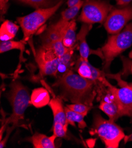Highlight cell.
<instances>
[{"label": "cell", "mask_w": 132, "mask_h": 148, "mask_svg": "<svg viewBox=\"0 0 132 148\" xmlns=\"http://www.w3.org/2000/svg\"><path fill=\"white\" fill-rule=\"evenodd\" d=\"M53 87L59 90V97L72 103H83L93 106L97 96L95 83L86 79L71 69L57 77Z\"/></svg>", "instance_id": "obj_1"}, {"label": "cell", "mask_w": 132, "mask_h": 148, "mask_svg": "<svg viewBox=\"0 0 132 148\" xmlns=\"http://www.w3.org/2000/svg\"><path fill=\"white\" fill-rule=\"evenodd\" d=\"M10 90L7 95L12 108V113L4 120L1 127V140L3 133L7 128L14 130L19 126L20 122L24 119V113L30 104L31 96L28 88L19 81H13L10 85Z\"/></svg>", "instance_id": "obj_2"}, {"label": "cell", "mask_w": 132, "mask_h": 148, "mask_svg": "<svg viewBox=\"0 0 132 148\" xmlns=\"http://www.w3.org/2000/svg\"><path fill=\"white\" fill-rule=\"evenodd\" d=\"M131 45L132 22L128 24L120 33L110 36L107 42L101 48L103 54L104 71H108L114 59Z\"/></svg>", "instance_id": "obj_3"}, {"label": "cell", "mask_w": 132, "mask_h": 148, "mask_svg": "<svg viewBox=\"0 0 132 148\" xmlns=\"http://www.w3.org/2000/svg\"><path fill=\"white\" fill-rule=\"evenodd\" d=\"M93 119L90 134L97 135L106 147L118 148L120 142L126 136L123 129L114 121L105 119L100 113H95Z\"/></svg>", "instance_id": "obj_4"}, {"label": "cell", "mask_w": 132, "mask_h": 148, "mask_svg": "<svg viewBox=\"0 0 132 148\" xmlns=\"http://www.w3.org/2000/svg\"><path fill=\"white\" fill-rule=\"evenodd\" d=\"M65 1H62L56 6L46 9H38L27 16L17 18L23 33V41L27 43V41L39 30V29L55 14L64 4Z\"/></svg>", "instance_id": "obj_5"}, {"label": "cell", "mask_w": 132, "mask_h": 148, "mask_svg": "<svg viewBox=\"0 0 132 148\" xmlns=\"http://www.w3.org/2000/svg\"><path fill=\"white\" fill-rule=\"evenodd\" d=\"M106 77L114 79L120 88H117L106 79L103 83L109 87L115 100L119 105L123 116L132 118V83H127L122 80L120 73H106Z\"/></svg>", "instance_id": "obj_6"}, {"label": "cell", "mask_w": 132, "mask_h": 148, "mask_svg": "<svg viewBox=\"0 0 132 148\" xmlns=\"http://www.w3.org/2000/svg\"><path fill=\"white\" fill-rule=\"evenodd\" d=\"M114 8L106 0H84L78 21L90 24H102Z\"/></svg>", "instance_id": "obj_7"}, {"label": "cell", "mask_w": 132, "mask_h": 148, "mask_svg": "<svg viewBox=\"0 0 132 148\" xmlns=\"http://www.w3.org/2000/svg\"><path fill=\"white\" fill-rule=\"evenodd\" d=\"M131 20H132V4L120 8H114L104 23V27L109 34H115L120 33Z\"/></svg>", "instance_id": "obj_8"}, {"label": "cell", "mask_w": 132, "mask_h": 148, "mask_svg": "<svg viewBox=\"0 0 132 148\" xmlns=\"http://www.w3.org/2000/svg\"><path fill=\"white\" fill-rule=\"evenodd\" d=\"M34 55L40 77L56 76L60 58L52 50L41 46L34 51Z\"/></svg>", "instance_id": "obj_9"}, {"label": "cell", "mask_w": 132, "mask_h": 148, "mask_svg": "<svg viewBox=\"0 0 132 148\" xmlns=\"http://www.w3.org/2000/svg\"><path fill=\"white\" fill-rule=\"evenodd\" d=\"M93 28V24L84 23L80 29V31L77 34V45L79 51L80 57L84 60L88 62V57L91 54L98 56L103 60V54L101 49L97 50H92L89 47L86 42V36Z\"/></svg>", "instance_id": "obj_10"}, {"label": "cell", "mask_w": 132, "mask_h": 148, "mask_svg": "<svg viewBox=\"0 0 132 148\" xmlns=\"http://www.w3.org/2000/svg\"><path fill=\"white\" fill-rule=\"evenodd\" d=\"M75 69L78 75L81 76L92 80L97 84L100 83H103L106 79V73L93 66L89 62L84 60L80 57L77 60L75 64Z\"/></svg>", "instance_id": "obj_11"}, {"label": "cell", "mask_w": 132, "mask_h": 148, "mask_svg": "<svg viewBox=\"0 0 132 148\" xmlns=\"http://www.w3.org/2000/svg\"><path fill=\"white\" fill-rule=\"evenodd\" d=\"M69 22L60 18L55 24L50 25L41 37L42 46H47L59 41H63L65 28Z\"/></svg>", "instance_id": "obj_12"}, {"label": "cell", "mask_w": 132, "mask_h": 148, "mask_svg": "<svg viewBox=\"0 0 132 148\" xmlns=\"http://www.w3.org/2000/svg\"><path fill=\"white\" fill-rule=\"evenodd\" d=\"M49 106L52 109L53 114V123L60 122L68 130V123L66 121L65 107L63 106L62 99L59 97L54 96L50 99Z\"/></svg>", "instance_id": "obj_13"}, {"label": "cell", "mask_w": 132, "mask_h": 148, "mask_svg": "<svg viewBox=\"0 0 132 148\" xmlns=\"http://www.w3.org/2000/svg\"><path fill=\"white\" fill-rule=\"evenodd\" d=\"M50 101L48 91L43 87L34 89L31 95L30 104L37 108H41L48 105Z\"/></svg>", "instance_id": "obj_14"}, {"label": "cell", "mask_w": 132, "mask_h": 148, "mask_svg": "<svg viewBox=\"0 0 132 148\" xmlns=\"http://www.w3.org/2000/svg\"><path fill=\"white\" fill-rule=\"evenodd\" d=\"M77 23L75 19L69 21L66 25L63 34V43L68 48L74 47L77 44V35L76 34Z\"/></svg>", "instance_id": "obj_15"}, {"label": "cell", "mask_w": 132, "mask_h": 148, "mask_svg": "<svg viewBox=\"0 0 132 148\" xmlns=\"http://www.w3.org/2000/svg\"><path fill=\"white\" fill-rule=\"evenodd\" d=\"M99 108L105 113L109 117V119L112 121L115 122L120 117L123 116L119 106L115 100L109 102L101 101Z\"/></svg>", "instance_id": "obj_16"}, {"label": "cell", "mask_w": 132, "mask_h": 148, "mask_svg": "<svg viewBox=\"0 0 132 148\" xmlns=\"http://www.w3.org/2000/svg\"><path fill=\"white\" fill-rule=\"evenodd\" d=\"M56 138L55 135L48 136L36 132L31 138V142L35 148H55L56 147L55 144Z\"/></svg>", "instance_id": "obj_17"}, {"label": "cell", "mask_w": 132, "mask_h": 148, "mask_svg": "<svg viewBox=\"0 0 132 148\" xmlns=\"http://www.w3.org/2000/svg\"><path fill=\"white\" fill-rule=\"evenodd\" d=\"M19 26L9 20H6L0 28V40L1 41L11 40L16 36Z\"/></svg>", "instance_id": "obj_18"}, {"label": "cell", "mask_w": 132, "mask_h": 148, "mask_svg": "<svg viewBox=\"0 0 132 148\" xmlns=\"http://www.w3.org/2000/svg\"><path fill=\"white\" fill-rule=\"evenodd\" d=\"M78 47L77 43L76 45L71 48H69L66 53L59 58L56 78L62 76L68 70L70 69V66L72 63L73 56H74L75 49Z\"/></svg>", "instance_id": "obj_19"}, {"label": "cell", "mask_w": 132, "mask_h": 148, "mask_svg": "<svg viewBox=\"0 0 132 148\" xmlns=\"http://www.w3.org/2000/svg\"><path fill=\"white\" fill-rule=\"evenodd\" d=\"M26 44V42L23 40L19 41L12 40L1 41V44H0V53L2 54L12 50H19L20 51V61L21 63L23 60V53L25 51Z\"/></svg>", "instance_id": "obj_20"}, {"label": "cell", "mask_w": 132, "mask_h": 148, "mask_svg": "<svg viewBox=\"0 0 132 148\" xmlns=\"http://www.w3.org/2000/svg\"><path fill=\"white\" fill-rule=\"evenodd\" d=\"M66 121L69 125L75 126V123L78 124L79 129H84L86 127V123L84 121L85 115L75 112L69 109L67 106H65Z\"/></svg>", "instance_id": "obj_21"}, {"label": "cell", "mask_w": 132, "mask_h": 148, "mask_svg": "<svg viewBox=\"0 0 132 148\" xmlns=\"http://www.w3.org/2000/svg\"><path fill=\"white\" fill-rule=\"evenodd\" d=\"M84 1L81 0L75 5L68 7L65 11L62 12L61 18L66 22H69L71 20H74L78 14L81 8L82 7Z\"/></svg>", "instance_id": "obj_22"}, {"label": "cell", "mask_w": 132, "mask_h": 148, "mask_svg": "<svg viewBox=\"0 0 132 148\" xmlns=\"http://www.w3.org/2000/svg\"><path fill=\"white\" fill-rule=\"evenodd\" d=\"M65 0H28L27 5L36 10L52 8Z\"/></svg>", "instance_id": "obj_23"}, {"label": "cell", "mask_w": 132, "mask_h": 148, "mask_svg": "<svg viewBox=\"0 0 132 148\" xmlns=\"http://www.w3.org/2000/svg\"><path fill=\"white\" fill-rule=\"evenodd\" d=\"M123 64V69L119 73L122 77H126L132 75V60L124 56H120Z\"/></svg>", "instance_id": "obj_24"}, {"label": "cell", "mask_w": 132, "mask_h": 148, "mask_svg": "<svg viewBox=\"0 0 132 148\" xmlns=\"http://www.w3.org/2000/svg\"><path fill=\"white\" fill-rule=\"evenodd\" d=\"M66 106L71 110L85 116L87 114L93 107L83 104V103H72L70 105H67Z\"/></svg>", "instance_id": "obj_25"}, {"label": "cell", "mask_w": 132, "mask_h": 148, "mask_svg": "<svg viewBox=\"0 0 132 148\" xmlns=\"http://www.w3.org/2000/svg\"><path fill=\"white\" fill-rule=\"evenodd\" d=\"M53 135L56 138H65L67 135V130L65 129L64 126L60 122L53 123Z\"/></svg>", "instance_id": "obj_26"}, {"label": "cell", "mask_w": 132, "mask_h": 148, "mask_svg": "<svg viewBox=\"0 0 132 148\" xmlns=\"http://www.w3.org/2000/svg\"><path fill=\"white\" fill-rule=\"evenodd\" d=\"M9 0H0V12H1V18L6 14L8 9Z\"/></svg>", "instance_id": "obj_27"}, {"label": "cell", "mask_w": 132, "mask_h": 148, "mask_svg": "<svg viewBox=\"0 0 132 148\" xmlns=\"http://www.w3.org/2000/svg\"><path fill=\"white\" fill-rule=\"evenodd\" d=\"M115 1L117 5L123 7L130 4L132 1V0H115Z\"/></svg>", "instance_id": "obj_28"}, {"label": "cell", "mask_w": 132, "mask_h": 148, "mask_svg": "<svg viewBox=\"0 0 132 148\" xmlns=\"http://www.w3.org/2000/svg\"><path fill=\"white\" fill-rule=\"evenodd\" d=\"M81 0H68L67 1V5L68 7H71L75 5L76 4H77L78 2H79Z\"/></svg>", "instance_id": "obj_29"}, {"label": "cell", "mask_w": 132, "mask_h": 148, "mask_svg": "<svg viewBox=\"0 0 132 148\" xmlns=\"http://www.w3.org/2000/svg\"><path fill=\"white\" fill-rule=\"evenodd\" d=\"M124 140L125 143H127V142H132V134L128 136H126L125 138H124Z\"/></svg>", "instance_id": "obj_30"}, {"label": "cell", "mask_w": 132, "mask_h": 148, "mask_svg": "<svg viewBox=\"0 0 132 148\" xmlns=\"http://www.w3.org/2000/svg\"><path fill=\"white\" fill-rule=\"evenodd\" d=\"M17 1H19L21 2V3H24V4H27L28 1V0H17Z\"/></svg>", "instance_id": "obj_31"}]
</instances>
